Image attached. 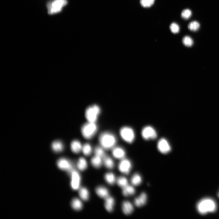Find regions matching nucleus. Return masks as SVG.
<instances>
[{
	"label": "nucleus",
	"instance_id": "393cba45",
	"mask_svg": "<svg viewBox=\"0 0 219 219\" xmlns=\"http://www.w3.org/2000/svg\"><path fill=\"white\" fill-rule=\"evenodd\" d=\"M103 160L104 164L107 168L112 169L114 167V162L110 157L106 155L103 158Z\"/></svg>",
	"mask_w": 219,
	"mask_h": 219
},
{
	"label": "nucleus",
	"instance_id": "f704fd0d",
	"mask_svg": "<svg viewBox=\"0 0 219 219\" xmlns=\"http://www.w3.org/2000/svg\"><path fill=\"white\" fill-rule=\"evenodd\" d=\"M148 4V7H151L153 5L155 0H147Z\"/></svg>",
	"mask_w": 219,
	"mask_h": 219
},
{
	"label": "nucleus",
	"instance_id": "7c9ffc66",
	"mask_svg": "<svg viewBox=\"0 0 219 219\" xmlns=\"http://www.w3.org/2000/svg\"><path fill=\"white\" fill-rule=\"evenodd\" d=\"M94 152L96 155L99 156L103 158L106 155L102 148L100 147H96L95 149Z\"/></svg>",
	"mask_w": 219,
	"mask_h": 219
},
{
	"label": "nucleus",
	"instance_id": "412c9836",
	"mask_svg": "<svg viewBox=\"0 0 219 219\" xmlns=\"http://www.w3.org/2000/svg\"><path fill=\"white\" fill-rule=\"evenodd\" d=\"M102 158L101 157L95 155L91 159V162L92 165L95 168H99L102 165Z\"/></svg>",
	"mask_w": 219,
	"mask_h": 219
},
{
	"label": "nucleus",
	"instance_id": "20e7f679",
	"mask_svg": "<svg viewBox=\"0 0 219 219\" xmlns=\"http://www.w3.org/2000/svg\"><path fill=\"white\" fill-rule=\"evenodd\" d=\"M100 111L99 107L96 105L88 107L85 110V116L88 122L95 123L100 113Z\"/></svg>",
	"mask_w": 219,
	"mask_h": 219
},
{
	"label": "nucleus",
	"instance_id": "423d86ee",
	"mask_svg": "<svg viewBox=\"0 0 219 219\" xmlns=\"http://www.w3.org/2000/svg\"><path fill=\"white\" fill-rule=\"evenodd\" d=\"M120 133L123 139L127 143H132L135 139L134 131L130 127L126 126L122 127L120 130Z\"/></svg>",
	"mask_w": 219,
	"mask_h": 219
},
{
	"label": "nucleus",
	"instance_id": "f257e3e1",
	"mask_svg": "<svg viewBox=\"0 0 219 219\" xmlns=\"http://www.w3.org/2000/svg\"><path fill=\"white\" fill-rule=\"evenodd\" d=\"M198 212L201 214L215 211L217 208L215 202L210 198H205L200 200L196 206Z\"/></svg>",
	"mask_w": 219,
	"mask_h": 219
},
{
	"label": "nucleus",
	"instance_id": "0eeeda50",
	"mask_svg": "<svg viewBox=\"0 0 219 219\" xmlns=\"http://www.w3.org/2000/svg\"><path fill=\"white\" fill-rule=\"evenodd\" d=\"M58 167L61 169L66 171L69 174L74 169L73 164L68 159L64 158H61L58 159L57 162Z\"/></svg>",
	"mask_w": 219,
	"mask_h": 219
},
{
	"label": "nucleus",
	"instance_id": "5701e85b",
	"mask_svg": "<svg viewBox=\"0 0 219 219\" xmlns=\"http://www.w3.org/2000/svg\"><path fill=\"white\" fill-rule=\"evenodd\" d=\"M77 166L79 170H85L87 167V163L86 160L83 157H80L78 160Z\"/></svg>",
	"mask_w": 219,
	"mask_h": 219
},
{
	"label": "nucleus",
	"instance_id": "b1692460",
	"mask_svg": "<svg viewBox=\"0 0 219 219\" xmlns=\"http://www.w3.org/2000/svg\"><path fill=\"white\" fill-rule=\"evenodd\" d=\"M142 180L141 176L138 173H135L134 174L131 179V183L134 186L140 185L141 183Z\"/></svg>",
	"mask_w": 219,
	"mask_h": 219
},
{
	"label": "nucleus",
	"instance_id": "c85d7f7f",
	"mask_svg": "<svg viewBox=\"0 0 219 219\" xmlns=\"http://www.w3.org/2000/svg\"><path fill=\"white\" fill-rule=\"evenodd\" d=\"M82 150L83 153L85 155L89 156L92 153V147L89 144L86 143L82 147Z\"/></svg>",
	"mask_w": 219,
	"mask_h": 219
},
{
	"label": "nucleus",
	"instance_id": "7ed1b4c3",
	"mask_svg": "<svg viewBox=\"0 0 219 219\" xmlns=\"http://www.w3.org/2000/svg\"><path fill=\"white\" fill-rule=\"evenodd\" d=\"M97 127L95 123L88 122L84 124L81 128V132L85 138H92L97 131Z\"/></svg>",
	"mask_w": 219,
	"mask_h": 219
},
{
	"label": "nucleus",
	"instance_id": "6e6552de",
	"mask_svg": "<svg viewBox=\"0 0 219 219\" xmlns=\"http://www.w3.org/2000/svg\"><path fill=\"white\" fill-rule=\"evenodd\" d=\"M141 135L146 140L154 139L157 137V134L155 129L149 126L144 127L141 130Z\"/></svg>",
	"mask_w": 219,
	"mask_h": 219
},
{
	"label": "nucleus",
	"instance_id": "473e14b6",
	"mask_svg": "<svg viewBox=\"0 0 219 219\" xmlns=\"http://www.w3.org/2000/svg\"><path fill=\"white\" fill-rule=\"evenodd\" d=\"M171 31L174 33H177L179 31L180 28L179 26L176 23H173L171 24L170 26Z\"/></svg>",
	"mask_w": 219,
	"mask_h": 219
},
{
	"label": "nucleus",
	"instance_id": "ddd939ff",
	"mask_svg": "<svg viewBox=\"0 0 219 219\" xmlns=\"http://www.w3.org/2000/svg\"><path fill=\"white\" fill-rule=\"evenodd\" d=\"M112 153L114 157L121 159L124 158L126 155L125 150L120 147L114 148L113 149Z\"/></svg>",
	"mask_w": 219,
	"mask_h": 219
},
{
	"label": "nucleus",
	"instance_id": "c756f323",
	"mask_svg": "<svg viewBox=\"0 0 219 219\" xmlns=\"http://www.w3.org/2000/svg\"><path fill=\"white\" fill-rule=\"evenodd\" d=\"M182 42L185 46L190 47L193 43V41L190 36H187L183 37L182 40Z\"/></svg>",
	"mask_w": 219,
	"mask_h": 219
},
{
	"label": "nucleus",
	"instance_id": "6ab92c4d",
	"mask_svg": "<svg viewBox=\"0 0 219 219\" xmlns=\"http://www.w3.org/2000/svg\"><path fill=\"white\" fill-rule=\"evenodd\" d=\"M135 193L134 188L132 186L127 185L123 188L122 193L126 196L134 195Z\"/></svg>",
	"mask_w": 219,
	"mask_h": 219
},
{
	"label": "nucleus",
	"instance_id": "9b49d317",
	"mask_svg": "<svg viewBox=\"0 0 219 219\" xmlns=\"http://www.w3.org/2000/svg\"><path fill=\"white\" fill-rule=\"evenodd\" d=\"M158 150L162 153L166 154L171 150V147L168 141L165 138H161L158 141L157 145Z\"/></svg>",
	"mask_w": 219,
	"mask_h": 219
},
{
	"label": "nucleus",
	"instance_id": "a878e982",
	"mask_svg": "<svg viewBox=\"0 0 219 219\" xmlns=\"http://www.w3.org/2000/svg\"><path fill=\"white\" fill-rule=\"evenodd\" d=\"M104 178L106 182L111 185L114 184L116 180L115 175L111 172L106 173L105 175Z\"/></svg>",
	"mask_w": 219,
	"mask_h": 219
},
{
	"label": "nucleus",
	"instance_id": "4be33fe9",
	"mask_svg": "<svg viewBox=\"0 0 219 219\" xmlns=\"http://www.w3.org/2000/svg\"><path fill=\"white\" fill-rule=\"evenodd\" d=\"M79 194L81 198L84 201H87L89 199V192L85 188H80L79 190Z\"/></svg>",
	"mask_w": 219,
	"mask_h": 219
},
{
	"label": "nucleus",
	"instance_id": "1a4fd4ad",
	"mask_svg": "<svg viewBox=\"0 0 219 219\" xmlns=\"http://www.w3.org/2000/svg\"><path fill=\"white\" fill-rule=\"evenodd\" d=\"M69 175L70 176L71 178V188L74 190L78 189L79 188L81 181L79 173L74 169Z\"/></svg>",
	"mask_w": 219,
	"mask_h": 219
},
{
	"label": "nucleus",
	"instance_id": "aec40b11",
	"mask_svg": "<svg viewBox=\"0 0 219 219\" xmlns=\"http://www.w3.org/2000/svg\"><path fill=\"white\" fill-rule=\"evenodd\" d=\"M71 205L73 209L77 211L80 210L82 209L83 207L82 202L77 198H75L72 200Z\"/></svg>",
	"mask_w": 219,
	"mask_h": 219
},
{
	"label": "nucleus",
	"instance_id": "2f4dec72",
	"mask_svg": "<svg viewBox=\"0 0 219 219\" xmlns=\"http://www.w3.org/2000/svg\"><path fill=\"white\" fill-rule=\"evenodd\" d=\"M192 14V12L190 9H186L182 11L181 16L183 19H189L191 17Z\"/></svg>",
	"mask_w": 219,
	"mask_h": 219
},
{
	"label": "nucleus",
	"instance_id": "f3484780",
	"mask_svg": "<svg viewBox=\"0 0 219 219\" xmlns=\"http://www.w3.org/2000/svg\"><path fill=\"white\" fill-rule=\"evenodd\" d=\"M71 148L74 153H78L82 150V146L79 141L77 140H75L71 143Z\"/></svg>",
	"mask_w": 219,
	"mask_h": 219
},
{
	"label": "nucleus",
	"instance_id": "a211bd4d",
	"mask_svg": "<svg viewBox=\"0 0 219 219\" xmlns=\"http://www.w3.org/2000/svg\"><path fill=\"white\" fill-rule=\"evenodd\" d=\"M51 148L53 151L56 152H59L62 151L64 148V145L61 142L59 141H54L51 144Z\"/></svg>",
	"mask_w": 219,
	"mask_h": 219
},
{
	"label": "nucleus",
	"instance_id": "4468645a",
	"mask_svg": "<svg viewBox=\"0 0 219 219\" xmlns=\"http://www.w3.org/2000/svg\"><path fill=\"white\" fill-rule=\"evenodd\" d=\"M122 210L124 214L128 215L133 212L134 209L133 205L130 202L125 201L122 204Z\"/></svg>",
	"mask_w": 219,
	"mask_h": 219
},
{
	"label": "nucleus",
	"instance_id": "bb28decb",
	"mask_svg": "<svg viewBox=\"0 0 219 219\" xmlns=\"http://www.w3.org/2000/svg\"><path fill=\"white\" fill-rule=\"evenodd\" d=\"M118 185L122 188L128 185V182L127 179L123 176L119 177L116 180Z\"/></svg>",
	"mask_w": 219,
	"mask_h": 219
},
{
	"label": "nucleus",
	"instance_id": "f03ea898",
	"mask_svg": "<svg viewBox=\"0 0 219 219\" xmlns=\"http://www.w3.org/2000/svg\"><path fill=\"white\" fill-rule=\"evenodd\" d=\"M99 141L102 147L104 149H109L113 148L115 145L116 139L113 134L108 132H104L100 135Z\"/></svg>",
	"mask_w": 219,
	"mask_h": 219
},
{
	"label": "nucleus",
	"instance_id": "f8f14e48",
	"mask_svg": "<svg viewBox=\"0 0 219 219\" xmlns=\"http://www.w3.org/2000/svg\"><path fill=\"white\" fill-rule=\"evenodd\" d=\"M147 196L144 192L141 193L134 201V205L137 207H140L144 205L147 202Z\"/></svg>",
	"mask_w": 219,
	"mask_h": 219
},
{
	"label": "nucleus",
	"instance_id": "72a5a7b5",
	"mask_svg": "<svg viewBox=\"0 0 219 219\" xmlns=\"http://www.w3.org/2000/svg\"><path fill=\"white\" fill-rule=\"evenodd\" d=\"M140 3L141 6L144 7H148L147 0H140Z\"/></svg>",
	"mask_w": 219,
	"mask_h": 219
},
{
	"label": "nucleus",
	"instance_id": "2eb2a0df",
	"mask_svg": "<svg viewBox=\"0 0 219 219\" xmlns=\"http://www.w3.org/2000/svg\"><path fill=\"white\" fill-rule=\"evenodd\" d=\"M96 192L100 197L103 198H106L109 196V192L106 188L99 186L96 189Z\"/></svg>",
	"mask_w": 219,
	"mask_h": 219
},
{
	"label": "nucleus",
	"instance_id": "9d476101",
	"mask_svg": "<svg viewBox=\"0 0 219 219\" xmlns=\"http://www.w3.org/2000/svg\"><path fill=\"white\" fill-rule=\"evenodd\" d=\"M132 166L131 162L128 159L124 158L120 162L118 165V169L121 172L128 174L130 171Z\"/></svg>",
	"mask_w": 219,
	"mask_h": 219
},
{
	"label": "nucleus",
	"instance_id": "c9c22d12",
	"mask_svg": "<svg viewBox=\"0 0 219 219\" xmlns=\"http://www.w3.org/2000/svg\"><path fill=\"white\" fill-rule=\"evenodd\" d=\"M218 197H219V192L218 193Z\"/></svg>",
	"mask_w": 219,
	"mask_h": 219
},
{
	"label": "nucleus",
	"instance_id": "dca6fc26",
	"mask_svg": "<svg viewBox=\"0 0 219 219\" xmlns=\"http://www.w3.org/2000/svg\"><path fill=\"white\" fill-rule=\"evenodd\" d=\"M114 204V199L109 196L105 198V207L106 210L109 212H112L113 210Z\"/></svg>",
	"mask_w": 219,
	"mask_h": 219
},
{
	"label": "nucleus",
	"instance_id": "cd10ccee",
	"mask_svg": "<svg viewBox=\"0 0 219 219\" xmlns=\"http://www.w3.org/2000/svg\"><path fill=\"white\" fill-rule=\"evenodd\" d=\"M200 24L197 21H194L190 23L188 25V29L191 31H196L199 28Z\"/></svg>",
	"mask_w": 219,
	"mask_h": 219
},
{
	"label": "nucleus",
	"instance_id": "39448f33",
	"mask_svg": "<svg viewBox=\"0 0 219 219\" xmlns=\"http://www.w3.org/2000/svg\"><path fill=\"white\" fill-rule=\"evenodd\" d=\"M67 3L66 0H55L48 3L47 5L48 13L52 14L60 12Z\"/></svg>",
	"mask_w": 219,
	"mask_h": 219
}]
</instances>
